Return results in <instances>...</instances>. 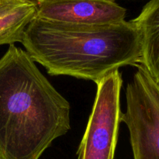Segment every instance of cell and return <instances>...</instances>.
Returning <instances> with one entry per match:
<instances>
[{
	"label": "cell",
	"instance_id": "obj_9",
	"mask_svg": "<svg viewBox=\"0 0 159 159\" xmlns=\"http://www.w3.org/2000/svg\"><path fill=\"white\" fill-rule=\"evenodd\" d=\"M31 1H34V2H36V1H38V0H31ZM111 1H116V0H111Z\"/></svg>",
	"mask_w": 159,
	"mask_h": 159
},
{
	"label": "cell",
	"instance_id": "obj_4",
	"mask_svg": "<svg viewBox=\"0 0 159 159\" xmlns=\"http://www.w3.org/2000/svg\"><path fill=\"white\" fill-rule=\"evenodd\" d=\"M96 97L77 151L78 159H113L120 123V72L110 73L96 84Z\"/></svg>",
	"mask_w": 159,
	"mask_h": 159
},
{
	"label": "cell",
	"instance_id": "obj_2",
	"mask_svg": "<svg viewBox=\"0 0 159 159\" xmlns=\"http://www.w3.org/2000/svg\"><path fill=\"white\" fill-rule=\"evenodd\" d=\"M22 44L50 75H67L97 84L141 59V34L132 20L104 25L56 23L35 18Z\"/></svg>",
	"mask_w": 159,
	"mask_h": 159
},
{
	"label": "cell",
	"instance_id": "obj_3",
	"mask_svg": "<svg viewBox=\"0 0 159 159\" xmlns=\"http://www.w3.org/2000/svg\"><path fill=\"white\" fill-rule=\"evenodd\" d=\"M136 67L120 123L129 130L134 159H159V85L142 65Z\"/></svg>",
	"mask_w": 159,
	"mask_h": 159
},
{
	"label": "cell",
	"instance_id": "obj_6",
	"mask_svg": "<svg viewBox=\"0 0 159 159\" xmlns=\"http://www.w3.org/2000/svg\"><path fill=\"white\" fill-rule=\"evenodd\" d=\"M132 21L141 34L140 65L159 85V0H150Z\"/></svg>",
	"mask_w": 159,
	"mask_h": 159
},
{
	"label": "cell",
	"instance_id": "obj_5",
	"mask_svg": "<svg viewBox=\"0 0 159 159\" xmlns=\"http://www.w3.org/2000/svg\"><path fill=\"white\" fill-rule=\"evenodd\" d=\"M36 18L56 23L104 25L125 20V8L111 0H38Z\"/></svg>",
	"mask_w": 159,
	"mask_h": 159
},
{
	"label": "cell",
	"instance_id": "obj_8",
	"mask_svg": "<svg viewBox=\"0 0 159 159\" xmlns=\"http://www.w3.org/2000/svg\"><path fill=\"white\" fill-rule=\"evenodd\" d=\"M7 1L8 0H0V6H1L2 5L5 4V3H6Z\"/></svg>",
	"mask_w": 159,
	"mask_h": 159
},
{
	"label": "cell",
	"instance_id": "obj_1",
	"mask_svg": "<svg viewBox=\"0 0 159 159\" xmlns=\"http://www.w3.org/2000/svg\"><path fill=\"white\" fill-rule=\"evenodd\" d=\"M71 129L70 104L26 51L0 58V159H39Z\"/></svg>",
	"mask_w": 159,
	"mask_h": 159
},
{
	"label": "cell",
	"instance_id": "obj_7",
	"mask_svg": "<svg viewBox=\"0 0 159 159\" xmlns=\"http://www.w3.org/2000/svg\"><path fill=\"white\" fill-rule=\"evenodd\" d=\"M37 6L31 0H8L0 6V45L21 43L28 25L36 18Z\"/></svg>",
	"mask_w": 159,
	"mask_h": 159
}]
</instances>
